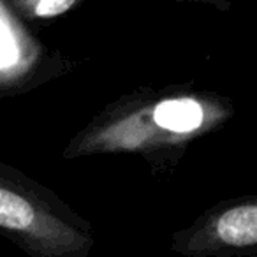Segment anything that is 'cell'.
Wrapping results in <instances>:
<instances>
[{
  "mask_svg": "<svg viewBox=\"0 0 257 257\" xmlns=\"http://www.w3.org/2000/svg\"><path fill=\"white\" fill-rule=\"evenodd\" d=\"M227 109L201 95H169L125 104L93 121L72 141L67 155L145 152L185 145L224 120Z\"/></svg>",
  "mask_w": 257,
  "mask_h": 257,
  "instance_id": "1",
  "label": "cell"
},
{
  "mask_svg": "<svg viewBox=\"0 0 257 257\" xmlns=\"http://www.w3.org/2000/svg\"><path fill=\"white\" fill-rule=\"evenodd\" d=\"M0 232L32 257H85L90 227L46 189L0 164Z\"/></svg>",
  "mask_w": 257,
  "mask_h": 257,
  "instance_id": "2",
  "label": "cell"
},
{
  "mask_svg": "<svg viewBox=\"0 0 257 257\" xmlns=\"http://www.w3.org/2000/svg\"><path fill=\"white\" fill-rule=\"evenodd\" d=\"M180 245L190 255L253 248L257 245V203L241 201L206 215Z\"/></svg>",
  "mask_w": 257,
  "mask_h": 257,
  "instance_id": "3",
  "label": "cell"
},
{
  "mask_svg": "<svg viewBox=\"0 0 257 257\" xmlns=\"http://www.w3.org/2000/svg\"><path fill=\"white\" fill-rule=\"evenodd\" d=\"M41 57L43 48L37 39L23 27L8 0H0V83L18 81L32 72Z\"/></svg>",
  "mask_w": 257,
  "mask_h": 257,
  "instance_id": "4",
  "label": "cell"
},
{
  "mask_svg": "<svg viewBox=\"0 0 257 257\" xmlns=\"http://www.w3.org/2000/svg\"><path fill=\"white\" fill-rule=\"evenodd\" d=\"M18 16L27 20H51L69 13L81 0H8Z\"/></svg>",
  "mask_w": 257,
  "mask_h": 257,
  "instance_id": "5",
  "label": "cell"
},
{
  "mask_svg": "<svg viewBox=\"0 0 257 257\" xmlns=\"http://www.w3.org/2000/svg\"><path fill=\"white\" fill-rule=\"evenodd\" d=\"M182 2H208V4H217V2H227V0H182Z\"/></svg>",
  "mask_w": 257,
  "mask_h": 257,
  "instance_id": "6",
  "label": "cell"
}]
</instances>
